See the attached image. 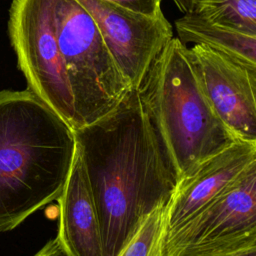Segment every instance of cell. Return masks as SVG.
I'll list each match as a JSON object with an SVG mask.
<instances>
[{
	"label": "cell",
	"instance_id": "cell-3",
	"mask_svg": "<svg viewBox=\"0 0 256 256\" xmlns=\"http://www.w3.org/2000/svg\"><path fill=\"white\" fill-rule=\"evenodd\" d=\"M186 49L173 37L138 90L149 123L180 179L237 141L203 93Z\"/></svg>",
	"mask_w": 256,
	"mask_h": 256
},
{
	"label": "cell",
	"instance_id": "cell-16",
	"mask_svg": "<svg viewBox=\"0 0 256 256\" xmlns=\"http://www.w3.org/2000/svg\"><path fill=\"white\" fill-rule=\"evenodd\" d=\"M173 2L182 13L186 14L193 11L195 0H173Z\"/></svg>",
	"mask_w": 256,
	"mask_h": 256
},
{
	"label": "cell",
	"instance_id": "cell-5",
	"mask_svg": "<svg viewBox=\"0 0 256 256\" xmlns=\"http://www.w3.org/2000/svg\"><path fill=\"white\" fill-rule=\"evenodd\" d=\"M8 30L27 90L77 130L72 91L57 41L54 0H13Z\"/></svg>",
	"mask_w": 256,
	"mask_h": 256
},
{
	"label": "cell",
	"instance_id": "cell-15",
	"mask_svg": "<svg viewBox=\"0 0 256 256\" xmlns=\"http://www.w3.org/2000/svg\"><path fill=\"white\" fill-rule=\"evenodd\" d=\"M34 256H68L59 239L56 237L55 239L49 241L37 254Z\"/></svg>",
	"mask_w": 256,
	"mask_h": 256
},
{
	"label": "cell",
	"instance_id": "cell-2",
	"mask_svg": "<svg viewBox=\"0 0 256 256\" xmlns=\"http://www.w3.org/2000/svg\"><path fill=\"white\" fill-rule=\"evenodd\" d=\"M76 151L72 128L30 91H0V232L60 197Z\"/></svg>",
	"mask_w": 256,
	"mask_h": 256
},
{
	"label": "cell",
	"instance_id": "cell-4",
	"mask_svg": "<svg viewBox=\"0 0 256 256\" xmlns=\"http://www.w3.org/2000/svg\"><path fill=\"white\" fill-rule=\"evenodd\" d=\"M54 11L80 129L114 111L131 89L88 11L77 0H54Z\"/></svg>",
	"mask_w": 256,
	"mask_h": 256
},
{
	"label": "cell",
	"instance_id": "cell-8",
	"mask_svg": "<svg viewBox=\"0 0 256 256\" xmlns=\"http://www.w3.org/2000/svg\"><path fill=\"white\" fill-rule=\"evenodd\" d=\"M209 103L236 140L256 143V68L203 45L186 49Z\"/></svg>",
	"mask_w": 256,
	"mask_h": 256
},
{
	"label": "cell",
	"instance_id": "cell-12",
	"mask_svg": "<svg viewBox=\"0 0 256 256\" xmlns=\"http://www.w3.org/2000/svg\"><path fill=\"white\" fill-rule=\"evenodd\" d=\"M192 12L213 24L256 36V0H195Z\"/></svg>",
	"mask_w": 256,
	"mask_h": 256
},
{
	"label": "cell",
	"instance_id": "cell-14",
	"mask_svg": "<svg viewBox=\"0 0 256 256\" xmlns=\"http://www.w3.org/2000/svg\"><path fill=\"white\" fill-rule=\"evenodd\" d=\"M117 6L125 8L135 13L143 14L150 17H158L163 15L162 1L163 0H105Z\"/></svg>",
	"mask_w": 256,
	"mask_h": 256
},
{
	"label": "cell",
	"instance_id": "cell-1",
	"mask_svg": "<svg viewBox=\"0 0 256 256\" xmlns=\"http://www.w3.org/2000/svg\"><path fill=\"white\" fill-rule=\"evenodd\" d=\"M74 135L104 256H117L147 216L167 206L180 176L149 123L138 90L131 89L114 111Z\"/></svg>",
	"mask_w": 256,
	"mask_h": 256
},
{
	"label": "cell",
	"instance_id": "cell-13",
	"mask_svg": "<svg viewBox=\"0 0 256 256\" xmlns=\"http://www.w3.org/2000/svg\"><path fill=\"white\" fill-rule=\"evenodd\" d=\"M166 233V206H162L147 216L135 235L117 256H162Z\"/></svg>",
	"mask_w": 256,
	"mask_h": 256
},
{
	"label": "cell",
	"instance_id": "cell-10",
	"mask_svg": "<svg viewBox=\"0 0 256 256\" xmlns=\"http://www.w3.org/2000/svg\"><path fill=\"white\" fill-rule=\"evenodd\" d=\"M58 202L57 238L68 256H104L97 212L77 149Z\"/></svg>",
	"mask_w": 256,
	"mask_h": 256
},
{
	"label": "cell",
	"instance_id": "cell-11",
	"mask_svg": "<svg viewBox=\"0 0 256 256\" xmlns=\"http://www.w3.org/2000/svg\"><path fill=\"white\" fill-rule=\"evenodd\" d=\"M177 39L183 44L203 45L236 62L256 68V36L243 34L200 17L194 12L175 21Z\"/></svg>",
	"mask_w": 256,
	"mask_h": 256
},
{
	"label": "cell",
	"instance_id": "cell-9",
	"mask_svg": "<svg viewBox=\"0 0 256 256\" xmlns=\"http://www.w3.org/2000/svg\"><path fill=\"white\" fill-rule=\"evenodd\" d=\"M255 162L256 143L237 140L181 178L166 206L167 233L221 196Z\"/></svg>",
	"mask_w": 256,
	"mask_h": 256
},
{
	"label": "cell",
	"instance_id": "cell-17",
	"mask_svg": "<svg viewBox=\"0 0 256 256\" xmlns=\"http://www.w3.org/2000/svg\"><path fill=\"white\" fill-rule=\"evenodd\" d=\"M210 256H256V247L244 250L238 253H229V254H219V255H210Z\"/></svg>",
	"mask_w": 256,
	"mask_h": 256
},
{
	"label": "cell",
	"instance_id": "cell-6",
	"mask_svg": "<svg viewBox=\"0 0 256 256\" xmlns=\"http://www.w3.org/2000/svg\"><path fill=\"white\" fill-rule=\"evenodd\" d=\"M256 247V162L221 196L168 232L162 256H210Z\"/></svg>",
	"mask_w": 256,
	"mask_h": 256
},
{
	"label": "cell",
	"instance_id": "cell-7",
	"mask_svg": "<svg viewBox=\"0 0 256 256\" xmlns=\"http://www.w3.org/2000/svg\"><path fill=\"white\" fill-rule=\"evenodd\" d=\"M92 16L130 89L139 90L150 67L173 38L166 17L135 13L105 0H77Z\"/></svg>",
	"mask_w": 256,
	"mask_h": 256
}]
</instances>
